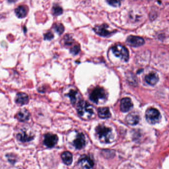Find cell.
<instances>
[{"instance_id": "6da1fadb", "label": "cell", "mask_w": 169, "mask_h": 169, "mask_svg": "<svg viewBox=\"0 0 169 169\" xmlns=\"http://www.w3.org/2000/svg\"><path fill=\"white\" fill-rule=\"evenodd\" d=\"M78 113L84 119H89L94 115V107L86 101L81 100L77 104Z\"/></svg>"}, {"instance_id": "7a4b0ae2", "label": "cell", "mask_w": 169, "mask_h": 169, "mask_svg": "<svg viewBox=\"0 0 169 169\" xmlns=\"http://www.w3.org/2000/svg\"><path fill=\"white\" fill-rule=\"evenodd\" d=\"M95 131L98 138L103 143H110L112 141L113 136L110 128L100 125L96 128Z\"/></svg>"}, {"instance_id": "3957f363", "label": "cell", "mask_w": 169, "mask_h": 169, "mask_svg": "<svg viewBox=\"0 0 169 169\" xmlns=\"http://www.w3.org/2000/svg\"><path fill=\"white\" fill-rule=\"evenodd\" d=\"M112 51L116 57L121 58L124 62H128L129 59V51L124 46L121 45H116L112 48Z\"/></svg>"}, {"instance_id": "277c9868", "label": "cell", "mask_w": 169, "mask_h": 169, "mask_svg": "<svg viewBox=\"0 0 169 169\" xmlns=\"http://www.w3.org/2000/svg\"><path fill=\"white\" fill-rule=\"evenodd\" d=\"M145 118L149 123L150 124H155L160 121L161 116L159 111L157 109L150 108L146 110Z\"/></svg>"}, {"instance_id": "5b68a950", "label": "cell", "mask_w": 169, "mask_h": 169, "mask_svg": "<svg viewBox=\"0 0 169 169\" xmlns=\"http://www.w3.org/2000/svg\"><path fill=\"white\" fill-rule=\"evenodd\" d=\"M90 99L95 103H98L100 100H105L106 94L105 90L100 87H97L93 90L89 95Z\"/></svg>"}, {"instance_id": "8992f818", "label": "cell", "mask_w": 169, "mask_h": 169, "mask_svg": "<svg viewBox=\"0 0 169 169\" xmlns=\"http://www.w3.org/2000/svg\"><path fill=\"white\" fill-rule=\"evenodd\" d=\"M78 164L80 169H91L93 168L94 162L90 157L84 155L80 158Z\"/></svg>"}, {"instance_id": "52a82bcc", "label": "cell", "mask_w": 169, "mask_h": 169, "mask_svg": "<svg viewBox=\"0 0 169 169\" xmlns=\"http://www.w3.org/2000/svg\"><path fill=\"white\" fill-rule=\"evenodd\" d=\"M108 28L107 25L103 24L95 26L94 30L98 35H100L101 36L107 37L112 35L115 32L111 31L109 30Z\"/></svg>"}, {"instance_id": "ba28073f", "label": "cell", "mask_w": 169, "mask_h": 169, "mask_svg": "<svg viewBox=\"0 0 169 169\" xmlns=\"http://www.w3.org/2000/svg\"><path fill=\"white\" fill-rule=\"evenodd\" d=\"M127 42L130 46L138 47L143 46L145 42L143 38L132 35L127 38Z\"/></svg>"}, {"instance_id": "9c48e42d", "label": "cell", "mask_w": 169, "mask_h": 169, "mask_svg": "<svg viewBox=\"0 0 169 169\" xmlns=\"http://www.w3.org/2000/svg\"><path fill=\"white\" fill-rule=\"evenodd\" d=\"M58 141V137L56 135L47 134L45 135L43 143L48 148H53Z\"/></svg>"}, {"instance_id": "30bf717a", "label": "cell", "mask_w": 169, "mask_h": 169, "mask_svg": "<svg viewBox=\"0 0 169 169\" xmlns=\"http://www.w3.org/2000/svg\"><path fill=\"white\" fill-rule=\"evenodd\" d=\"M133 103L131 99L129 98H123L121 100L120 109L123 112L129 111L133 108Z\"/></svg>"}, {"instance_id": "8fae6325", "label": "cell", "mask_w": 169, "mask_h": 169, "mask_svg": "<svg viewBox=\"0 0 169 169\" xmlns=\"http://www.w3.org/2000/svg\"><path fill=\"white\" fill-rule=\"evenodd\" d=\"M15 117L20 122H25L30 118V113L26 109H21L17 112Z\"/></svg>"}, {"instance_id": "7c38bea8", "label": "cell", "mask_w": 169, "mask_h": 169, "mask_svg": "<svg viewBox=\"0 0 169 169\" xmlns=\"http://www.w3.org/2000/svg\"><path fill=\"white\" fill-rule=\"evenodd\" d=\"M73 144L77 149H80L85 146L86 139L83 133H79L77 135L76 139L74 140Z\"/></svg>"}, {"instance_id": "4fadbf2b", "label": "cell", "mask_w": 169, "mask_h": 169, "mask_svg": "<svg viewBox=\"0 0 169 169\" xmlns=\"http://www.w3.org/2000/svg\"><path fill=\"white\" fill-rule=\"evenodd\" d=\"M29 100L28 95L24 93H19L16 94L15 98L16 103L21 106L27 104L29 103Z\"/></svg>"}, {"instance_id": "5bb4252c", "label": "cell", "mask_w": 169, "mask_h": 169, "mask_svg": "<svg viewBox=\"0 0 169 169\" xmlns=\"http://www.w3.org/2000/svg\"><path fill=\"white\" fill-rule=\"evenodd\" d=\"M139 120V116L136 112H132L129 114L126 118V122L128 124L132 126H135L138 124Z\"/></svg>"}, {"instance_id": "9a60e30c", "label": "cell", "mask_w": 169, "mask_h": 169, "mask_svg": "<svg viewBox=\"0 0 169 169\" xmlns=\"http://www.w3.org/2000/svg\"><path fill=\"white\" fill-rule=\"evenodd\" d=\"M16 138L21 142L27 143L32 140L34 139V136L29 134L25 130H21V132L17 134Z\"/></svg>"}, {"instance_id": "2e32d148", "label": "cell", "mask_w": 169, "mask_h": 169, "mask_svg": "<svg viewBox=\"0 0 169 169\" xmlns=\"http://www.w3.org/2000/svg\"><path fill=\"white\" fill-rule=\"evenodd\" d=\"M145 79L146 82L151 86L155 85L159 81L158 75L155 72L149 73L146 75Z\"/></svg>"}, {"instance_id": "e0dca14e", "label": "cell", "mask_w": 169, "mask_h": 169, "mask_svg": "<svg viewBox=\"0 0 169 169\" xmlns=\"http://www.w3.org/2000/svg\"><path fill=\"white\" fill-rule=\"evenodd\" d=\"M28 7L24 5H21L18 6L15 10L16 16H17L18 18H23L26 17L28 13Z\"/></svg>"}, {"instance_id": "ac0fdd59", "label": "cell", "mask_w": 169, "mask_h": 169, "mask_svg": "<svg viewBox=\"0 0 169 169\" xmlns=\"http://www.w3.org/2000/svg\"><path fill=\"white\" fill-rule=\"evenodd\" d=\"M68 95L70 98L71 102L73 104H76V103H77L78 104L82 100L80 99V94H79L78 92L74 89L70 90Z\"/></svg>"}, {"instance_id": "d6986e66", "label": "cell", "mask_w": 169, "mask_h": 169, "mask_svg": "<svg viewBox=\"0 0 169 169\" xmlns=\"http://www.w3.org/2000/svg\"><path fill=\"white\" fill-rule=\"evenodd\" d=\"M98 112V116L101 118H108L111 117V113L108 107L99 108Z\"/></svg>"}, {"instance_id": "ffe728a7", "label": "cell", "mask_w": 169, "mask_h": 169, "mask_svg": "<svg viewBox=\"0 0 169 169\" xmlns=\"http://www.w3.org/2000/svg\"><path fill=\"white\" fill-rule=\"evenodd\" d=\"M62 158L63 162L67 165L71 164L72 162V155L68 151L63 152L62 154Z\"/></svg>"}, {"instance_id": "44dd1931", "label": "cell", "mask_w": 169, "mask_h": 169, "mask_svg": "<svg viewBox=\"0 0 169 169\" xmlns=\"http://www.w3.org/2000/svg\"><path fill=\"white\" fill-rule=\"evenodd\" d=\"M127 78L129 82L132 84V85H135L137 84V78L135 77V75H134L132 73H127Z\"/></svg>"}, {"instance_id": "7402d4cb", "label": "cell", "mask_w": 169, "mask_h": 169, "mask_svg": "<svg viewBox=\"0 0 169 169\" xmlns=\"http://www.w3.org/2000/svg\"><path fill=\"white\" fill-rule=\"evenodd\" d=\"M63 12V9L58 5H55L53 7V13L54 16H60Z\"/></svg>"}, {"instance_id": "603a6c76", "label": "cell", "mask_w": 169, "mask_h": 169, "mask_svg": "<svg viewBox=\"0 0 169 169\" xmlns=\"http://www.w3.org/2000/svg\"><path fill=\"white\" fill-rule=\"evenodd\" d=\"M53 29L59 35L62 34L64 30V27L63 25L61 23L56 24L53 26Z\"/></svg>"}, {"instance_id": "cb8c5ba5", "label": "cell", "mask_w": 169, "mask_h": 169, "mask_svg": "<svg viewBox=\"0 0 169 169\" xmlns=\"http://www.w3.org/2000/svg\"><path fill=\"white\" fill-rule=\"evenodd\" d=\"M109 5L114 7H117L121 5V2L123 0H107Z\"/></svg>"}, {"instance_id": "d4e9b609", "label": "cell", "mask_w": 169, "mask_h": 169, "mask_svg": "<svg viewBox=\"0 0 169 169\" xmlns=\"http://www.w3.org/2000/svg\"><path fill=\"white\" fill-rule=\"evenodd\" d=\"M6 157H7L9 162L11 164H14L16 161V155L12 154H8L6 155Z\"/></svg>"}, {"instance_id": "484cf974", "label": "cell", "mask_w": 169, "mask_h": 169, "mask_svg": "<svg viewBox=\"0 0 169 169\" xmlns=\"http://www.w3.org/2000/svg\"><path fill=\"white\" fill-rule=\"evenodd\" d=\"M64 43L65 45H71L72 43L73 42V40L71 37L68 35H66L64 37Z\"/></svg>"}, {"instance_id": "4316f807", "label": "cell", "mask_w": 169, "mask_h": 169, "mask_svg": "<svg viewBox=\"0 0 169 169\" xmlns=\"http://www.w3.org/2000/svg\"><path fill=\"white\" fill-rule=\"evenodd\" d=\"M80 47L78 45H75L71 50V52L73 54H77L80 52Z\"/></svg>"}, {"instance_id": "83f0119b", "label": "cell", "mask_w": 169, "mask_h": 169, "mask_svg": "<svg viewBox=\"0 0 169 169\" xmlns=\"http://www.w3.org/2000/svg\"><path fill=\"white\" fill-rule=\"evenodd\" d=\"M53 37L54 36L52 33L49 32L44 35V39L46 40H51L53 38Z\"/></svg>"}, {"instance_id": "f1b7e54d", "label": "cell", "mask_w": 169, "mask_h": 169, "mask_svg": "<svg viewBox=\"0 0 169 169\" xmlns=\"http://www.w3.org/2000/svg\"><path fill=\"white\" fill-rule=\"evenodd\" d=\"M17 0H7L8 2H10V3H14V2H17Z\"/></svg>"}]
</instances>
